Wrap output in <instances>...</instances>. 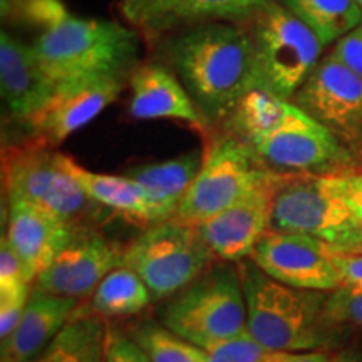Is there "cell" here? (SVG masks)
<instances>
[{
    "label": "cell",
    "instance_id": "cell-1",
    "mask_svg": "<svg viewBox=\"0 0 362 362\" xmlns=\"http://www.w3.org/2000/svg\"><path fill=\"white\" fill-rule=\"evenodd\" d=\"M171 61L206 121L233 112L257 89L253 40L237 27L210 24L188 30L171 45Z\"/></svg>",
    "mask_w": 362,
    "mask_h": 362
},
{
    "label": "cell",
    "instance_id": "cell-2",
    "mask_svg": "<svg viewBox=\"0 0 362 362\" xmlns=\"http://www.w3.org/2000/svg\"><path fill=\"white\" fill-rule=\"evenodd\" d=\"M238 269L247 329L267 351H322L336 342V327L324 314L329 292L288 287L253 262H242Z\"/></svg>",
    "mask_w": 362,
    "mask_h": 362
},
{
    "label": "cell",
    "instance_id": "cell-3",
    "mask_svg": "<svg viewBox=\"0 0 362 362\" xmlns=\"http://www.w3.org/2000/svg\"><path fill=\"white\" fill-rule=\"evenodd\" d=\"M40 66L54 83L116 76L128 69L138 52L133 30L112 21L81 19L66 11L33 45Z\"/></svg>",
    "mask_w": 362,
    "mask_h": 362
},
{
    "label": "cell",
    "instance_id": "cell-4",
    "mask_svg": "<svg viewBox=\"0 0 362 362\" xmlns=\"http://www.w3.org/2000/svg\"><path fill=\"white\" fill-rule=\"evenodd\" d=\"M161 324L200 349L247 330V304L238 267L208 269L163 307Z\"/></svg>",
    "mask_w": 362,
    "mask_h": 362
},
{
    "label": "cell",
    "instance_id": "cell-5",
    "mask_svg": "<svg viewBox=\"0 0 362 362\" xmlns=\"http://www.w3.org/2000/svg\"><path fill=\"white\" fill-rule=\"evenodd\" d=\"M257 89L293 98L319 64L324 45L287 7L265 4L253 25Z\"/></svg>",
    "mask_w": 362,
    "mask_h": 362
},
{
    "label": "cell",
    "instance_id": "cell-6",
    "mask_svg": "<svg viewBox=\"0 0 362 362\" xmlns=\"http://www.w3.org/2000/svg\"><path fill=\"white\" fill-rule=\"evenodd\" d=\"M214 257L198 226L170 218L144 230L124 250L123 265L141 277L155 300H161L192 285Z\"/></svg>",
    "mask_w": 362,
    "mask_h": 362
},
{
    "label": "cell",
    "instance_id": "cell-7",
    "mask_svg": "<svg viewBox=\"0 0 362 362\" xmlns=\"http://www.w3.org/2000/svg\"><path fill=\"white\" fill-rule=\"evenodd\" d=\"M272 175L240 136H221L205 153L202 170L181 198L173 218L200 226L242 200Z\"/></svg>",
    "mask_w": 362,
    "mask_h": 362
},
{
    "label": "cell",
    "instance_id": "cell-8",
    "mask_svg": "<svg viewBox=\"0 0 362 362\" xmlns=\"http://www.w3.org/2000/svg\"><path fill=\"white\" fill-rule=\"evenodd\" d=\"M4 188L8 202H25L74 225L93 200L66 166L61 153L34 141L4 155Z\"/></svg>",
    "mask_w": 362,
    "mask_h": 362
},
{
    "label": "cell",
    "instance_id": "cell-9",
    "mask_svg": "<svg viewBox=\"0 0 362 362\" xmlns=\"http://www.w3.org/2000/svg\"><path fill=\"white\" fill-rule=\"evenodd\" d=\"M359 225L324 185L322 175L274 173L272 232L300 233L334 245Z\"/></svg>",
    "mask_w": 362,
    "mask_h": 362
},
{
    "label": "cell",
    "instance_id": "cell-10",
    "mask_svg": "<svg viewBox=\"0 0 362 362\" xmlns=\"http://www.w3.org/2000/svg\"><path fill=\"white\" fill-rule=\"evenodd\" d=\"M293 104L327 128L362 163V78L332 54L319 61Z\"/></svg>",
    "mask_w": 362,
    "mask_h": 362
},
{
    "label": "cell",
    "instance_id": "cell-11",
    "mask_svg": "<svg viewBox=\"0 0 362 362\" xmlns=\"http://www.w3.org/2000/svg\"><path fill=\"white\" fill-rule=\"evenodd\" d=\"M250 259L269 277L288 287L319 292H332L342 287L327 243L309 235L270 230Z\"/></svg>",
    "mask_w": 362,
    "mask_h": 362
},
{
    "label": "cell",
    "instance_id": "cell-12",
    "mask_svg": "<svg viewBox=\"0 0 362 362\" xmlns=\"http://www.w3.org/2000/svg\"><path fill=\"white\" fill-rule=\"evenodd\" d=\"M248 144L265 165L291 173L334 175L351 171L357 165L336 136L314 117L304 124L262 136Z\"/></svg>",
    "mask_w": 362,
    "mask_h": 362
},
{
    "label": "cell",
    "instance_id": "cell-13",
    "mask_svg": "<svg viewBox=\"0 0 362 362\" xmlns=\"http://www.w3.org/2000/svg\"><path fill=\"white\" fill-rule=\"evenodd\" d=\"M124 250L90 230H76L56 260L35 280V287L54 296L86 298L110 272L123 265Z\"/></svg>",
    "mask_w": 362,
    "mask_h": 362
},
{
    "label": "cell",
    "instance_id": "cell-14",
    "mask_svg": "<svg viewBox=\"0 0 362 362\" xmlns=\"http://www.w3.org/2000/svg\"><path fill=\"white\" fill-rule=\"evenodd\" d=\"M121 93V78L101 76L59 83L42 110L27 124L39 143L56 146L96 119Z\"/></svg>",
    "mask_w": 362,
    "mask_h": 362
},
{
    "label": "cell",
    "instance_id": "cell-15",
    "mask_svg": "<svg viewBox=\"0 0 362 362\" xmlns=\"http://www.w3.org/2000/svg\"><path fill=\"white\" fill-rule=\"evenodd\" d=\"M274 173L242 200L198 226L211 253L226 264L252 257L262 238L270 232Z\"/></svg>",
    "mask_w": 362,
    "mask_h": 362
},
{
    "label": "cell",
    "instance_id": "cell-16",
    "mask_svg": "<svg viewBox=\"0 0 362 362\" xmlns=\"http://www.w3.org/2000/svg\"><path fill=\"white\" fill-rule=\"evenodd\" d=\"M74 233V225L42 208L25 202H8L7 235L13 250L25 267L27 277L35 282L56 260Z\"/></svg>",
    "mask_w": 362,
    "mask_h": 362
},
{
    "label": "cell",
    "instance_id": "cell-17",
    "mask_svg": "<svg viewBox=\"0 0 362 362\" xmlns=\"http://www.w3.org/2000/svg\"><path fill=\"white\" fill-rule=\"evenodd\" d=\"M0 86L8 112L21 121H29L51 99L57 83L40 66L33 45L0 35Z\"/></svg>",
    "mask_w": 362,
    "mask_h": 362
},
{
    "label": "cell",
    "instance_id": "cell-18",
    "mask_svg": "<svg viewBox=\"0 0 362 362\" xmlns=\"http://www.w3.org/2000/svg\"><path fill=\"white\" fill-rule=\"evenodd\" d=\"M76 307V298L54 296L35 287L30 292L21 322L11 336L2 341L0 362L37 361L54 337L69 322Z\"/></svg>",
    "mask_w": 362,
    "mask_h": 362
},
{
    "label": "cell",
    "instance_id": "cell-19",
    "mask_svg": "<svg viewBox=\"0 0 362 362\" xmlns=\"http://www.w3.org/2000/svg\"><path fill=\"white\" fill-rule=\"evenodd\" d=\"M61 160L86 194L98 205L110 208L115 214L123 215L129 220L141 221V223L155 225L173 218V215L165 206H161L138 181L129 176L96 173L81 166L71 156L62 155V153Z\"/></svg>",
    "mask_w": 362,
    "mask_h": 362
},
{
    "label": "cell",
    "instance_id": "cell-20",
    "mask_svg": "<svg viewBox=\"0 0 362 362\" xmlns=\"http://www.w3.org/2000/svg\"><path fill=\"white\" fill-rule=\"evenodd\" d=\"M129 111L136 119H178L203 131L206 117L202 115L187 89L171 72L160 66H144L131 76Z\"/></svg>",
    "mask_w": 362,
    "mask_h": 362
},
{
    "label": "cell",
    "instance_id": "cell-21",
    "mask_svg": "<svg viewBox=\"0 0 362 362\" xmlns=\"http://www.w3.org/2000/svg\"><path fill=\"white\" fill-rule=\"evenodd\" d=\"M310 119L312 117L297 104L260 89L248 93L233 111L235 129L247 143L292 126L304 124Z\"/></svg>",
    "mask_w": 362,
    "mask_h": 362
},
{
    "label": "cell",
    "instance_id": "cell-22",
    "mask_svg": "<svg viewBox=\"0 0 362 362\" xmlns=\"http://www.w3.org/2000/svg\"><path fill=\"white\" fill-rule=\"evenodd\" d=\"M203 160V151H189L173 160L134 166L126 171V176L138 181L161 206L175 215L181 198L200 173Z\"/></svg>",
    "mask_w": 362,
    "mask_h": 362
},
{
    "label": "cell",
    "instance_id": "cell-23",
    "mask_svg": "<svg viewBox=\"0 0 362 362\" xmlns=\"http://www.w3.org/2000/svg\"><path fill=\"white\" fill-rule=\"evenodd\" d=\"M111 337L103 317L72 315L35 362H106Z\"/></svg>",
    "mask_w": 362,
    "mask_h": 362
},
{
    "label": "cell",
    "instance_id": "cell-24",
    "mask_svg": "<svg viewBox=\"0 0 362 362\" xmlns=\"http://www.w3.org/2000/svg\"><path fill=\"white\" fill-rule=\"evenodd\" d=\"M151 300V292L141 277L121 265L103 279L90 296L88 307L76 309L72 315H98L103 319L134 315L146 309Z\"/></svg>",
    "mask_w": 362,
    "mask_h": 362
},
{
    "label": "cell",
    "instance_id": "cell-25",
    "mask_svg": "<svg viewBox=\"0 0 362 362\" xmlns=\"http://www.w3.org/2000/svg\"><path fill=\"white\" fill-rule=\"evenodd\" d=\"M269 0H163L148 13L141 27L161 30L189 21L226 19L260 11Z\"/></svg>",
    "mask_w": 362,
    "mask_h": 362
},
{
    "label": "cell",
    "instance_id": "cell-26",
    "mask_svg": "<svg viewBox=\"0 0 362 362\" xmlns=\"http://www.w3.org/2000/svg\"><path fill=\"white\" fill-rule=\"evenodd\" d=\"M293 16L309 25L325 45L342 39L362 22V8L356 0H284Z\"/></svg>",
    "mask_w": 362,
    "mask_h": 362
},
{
    "label": "cell",
    "instance_id": "cell-27",
    "mask_svg": "<svg viewBox=\"0 0 362 362\" xmlns=\"http://www.w3.org/2000/svg\"><path fill=\"white\" fill-rule=\"evenodd\" d=\"M133 341L141 347L149 362H208L205 351L176 336L165 325H139L133 332Z\"/></svg>",
    "mask_w": 362,
    "mask_h": 362
},
{
    "label": "cell",
    "instance_id": "cell-28",
    "mask_svg": "<svg viewBox=\"0 0 362 362\" xmlns=\"http://www.w3.org/2000/svg\"><path fill=\"white\" fill-rule=\"evenodd\" d=\"M203 351L208 362H264L269 354V351L248 332V329Z\"/></svg>",
    "mask_w": 362,
    "mask_h": 362
},
{
    "label": "cell",
    "instance_id": "cell-29",
    "mask_svg": "<svg viewBox=\"0 0 362 362\" xmlns=\"http://www.w3.org/2000/svg\"><path fill=\"white\" fill-rule=\"evenodd\" d=\"M330 325H356L362 327V287L342 285L327 293L324 309Z\"/></svg>",
    "mask_w": 362,
    "mask_h": 362
},
{
    "label": "cell",
    "instance_id": "cell-30",
    "mask_svg": "<svg viewBox=\"0 0 362 362\" xmlns=\"http://www.w3.org/2000/svg\"><path fill=\"white\" fill-rule=\"evenodd\" d=\"M30 284L6 282L0 284V339L6 341L16 330L30 297Z\"/></svg>",
    "mask_w": 362,
    "mask_h": 362
},
{
    "label": "cell",
    "instance_id": "cell-31",
    "mask_svg": "<svg viewBox=\"0 0 362 362\" xmlns=\"http://www.w3.org/2000/svg\"><path fill=\"white\" fill-rule=\"evenodd\" d=\"M324 185L332 194L349 208L354 218L362 223V173L361 171H344V173L322 175Z\"/></svg>",
    "mask_w": 362,
    "mask_h": 362
},
{
    "label": "cell",
    "instance_id": "cell-32",
    "mask_svg": "<svg viewBox=\"0 0 362 362\" xmlns=\"http://www.w3.org/2000/svg\"><path fill=\"white\" fill-rule=\"evenodd\" d=\"M330 54L362 78V22L349 34L339 39Z\"/></svg>",
    "mask_w": 362,
    "mask_h": 362
},
{
    "label": "cell",
    "instance_id": "cell-33",
    "mask_svg": "<svg viewBox=\"0 0 362 362\" xmlns=\"http://www.w3.org/2000/svg\"><path fill=\"white\" fill-rule=\"evenodd\" d=\"M6 282H27L33 284L27 277L25 267L22 264L16 250H13L6 235L0 243V284Z\"/></svg>",
    "mask_w": 362,
    "mask_h": 362
},
{
    "label": "cell",
    "instance_id": "cell-34",
    "mask_svg": "<svg viewBox=\"0 0 362 362\" xmlns=\"http://www.w3.org/2000/svg\"><path fill=\"white\" fill-rule=\"evenodd\" d=\"M66 11L61 0H27L25 4V16L42 27L52 24Z\"/></svg>",
    "mask_w": 362,
    "mask_h": 362
},
{
    "label": "cell",
    "instance_id": "cell-35",
    "mask_svg": "<svg viewBox=\"0 0 362 362\" xmlns=\"http://www.w3.org/2000/svg\"><path fill=\"white\" fill-rule=\"evenodd\" d=\"M106 362H149V359L133 337L112 336Z\"/></svg>",
    "mask_w": 362,
    "mask_h": 362
},
{
    "label": "cell",
    "instance_id": "cell-36",
    "mask_svg": "<svg viewBox=\"0 0 362 362\" xmlns=\"http://www.w3.org/2000/svg\"><path fill=\"white\" fill-rule=\"evenodd\" d=\"M330 252V250H329ZM332 262L341 275L342 285L362 287V255L356 253H332Z\"/></svg>",
    "mask_w": 362,
    "mask_h": 362
},
{
    "label": "cell",
    "instance_id": "cell-37",
    "mask_svg": "<svg viewBox=\"0 0 362 362\" xmlns=\"http://www.w3.org/2000/svg\"><path fill=\"white\" fill-rule=\"evenodd\" d=\"M264 362H334V357L325 351H275Z\"/></svg>",
    "mask_w": 362,
    "mask_h": 362
},
{
    "label": "cell",
    "instance_id": "cell-38",
    "mask_svg": "<svg viewBox=\"0 0 362 362\" xmlns=\"http://www.w3.org/2000/svg\"><path fill=\"white\" fill-rule=\"evenodd\" d=\"M161 2L163 0H123V12L131 22L141 25L148 13Z\"/></svg>",
    "mask_w": 362,
    "mask_h": 362
},
{
    "label": "cell",
    "instance_id": "cell-39",
    "mask_svg": "<svg viewBox=\"0 0 362 362\" xmlns=\"http://www.w3.org/2000/svg\"><path fill=\"white\" fill-rule=\"evenodd\" d=\"M327 248L332 253H356V255H362V223L352 228L337 243L327 245Z\"/></svg>",
    "mask_w": 362,
    "mask_h": 362
},
{
    "label": "cell",
    "instance_id": "cell-40",
    "mask_svg": "<svg viewBox=\"0 0 362 362\" xmlns=\"http://www.w3.org/2000/svg\"><path fill=\"white\" fill-rule=\"evenodd\" d=\"M334 362H362V352L356 349L341 351L334 357Z\"/></svg>",
    "mask_w": 362,
    "mask_h": 362
},
{
    "label": "cell",
    "instance_id": "cell-41",
    "mask_svg": "<svg viewBox=\"0 0 362 362\" xmlns=\"http://www.w3.org/2000/svg\"><path fill=\"white\" fill-rule=\"evenodd\" d=\"M356 2H357V4H359V6H361V8H362V0H356Z\"/></svg>",
    "mask_w": 362,
    "mask_h": 362
}]
</instances>
